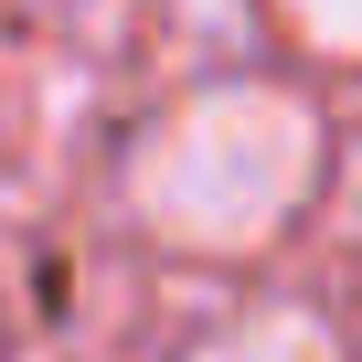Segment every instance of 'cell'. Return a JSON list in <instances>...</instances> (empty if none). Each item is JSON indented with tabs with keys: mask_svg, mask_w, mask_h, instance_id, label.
Segmentation results:
<instances>
[{
	"mask_svg": "<svg viewBox=\"0 0 362 362\" xmlns=\"http://www.w3.org/2000/svg\"><path fill=\"white\" fill-rule=\"evenodd\" d=\"M288 22V43H309L320 64H362V0H267Z\"/></svg>",
	"mask_w": 362,
	"mask_h": 362,
	"instance_id": "3",
	"label": "cell"
},
{
	"mask_svg": "<svg viewBox=\"0 0 362 362\" xmlns=\"http://www.w3.org/2000/svg\"><path fill=\"white\" fill-rule=\"evenodd\" d=\"M192 362H341V330L309 298H256L245 320H224L214 341H192Z\"/></svg>",
	"mask_w": 362,
	"mask_h": 362,
	"instance_id": "2",
	"label": "cell"
},
{
	"mask_svg": "<svg viewBox=\"0 0 362 362\" xmlns=\"http://www.w3.org/2000/svg\"><path fill=\"white\" fill-rule=\"evenodd\" d=\"M330 128L277 75H214L128 139V224L170 256H256L320 192Z\"/></svg>",
	"mask_w": 362,
	"mask_h": 362,
	"instance_id": "1",
	"label": "cell"
}]
</instances>
